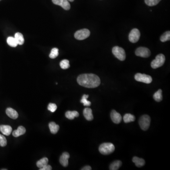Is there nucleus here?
I'll list each match as a JSON object with an SVG mask.
<instances>
[{"mask_svg":"<svg viewBox=\"0 0 170 170\" xmlns=\"http://www.w3.org/2000/svg\"><path fill=\"white\" fill-rule=\"evenodd\" d=\"M77 82L79 85L89 89L98 87L101 83L99 77L92 73L80 75L78 77Z\"/></svg>","mask_w":170,"mask_h":170,"instance_id":"1","label":"nucleus"},{"mask_svg":"<svg viewBox=\"0 0 170 170\" xmlns=\"http://www.w3.org/2000/svg\"><path fill=\"white\" fill-rule=\"evenodd\" d=\"M114 146L111 143H103L99 147V152L104 155L110 154L114 152Z\"/></svg>","mask_w":170,"mask_h":170,"instance_id":"2","label":"nucleus"},{"mask_svg":"<svg viewBox=\"0 0 170 170\" xmlns=\"http://www.w3.org/2000/svg\"><path fill=\"white\" fill-rule=\"evenodd\" d=\"M165 61V57L164 54L160 53L158 54L156 59L154 60L151 63L152 68L154 69H157L163 66Z\"/></svg>","mask_w":170,"mask_h":170,"instance_id":"3","label":"nucleus"},{"mask_svg":"<svg viewBox=\"0 0 170 170\" xmlns=\"http://www.w3.org/2000/svg\"><path fill=\"white\" fill-rule=\"evenodd\" d=\"M114 56L120 61H124L126 59V53L124 49L119 46H114L112 49Z\"/></svg>","mask_w":170,"mask_h":170,"instance_id":"4","label":"nucleus"},{"mask_svg":"<svg viewBox=\"0 0 170 170\" xmlns=\"http://www.w3.org/2000/svg\"><path fill=\"white\" fill-rule=\"evenodd\" d=\"M150 117L147 115H143L140 118L139 124L142 130L146 131L150 126Z\"/></svg>","mask_w":170,"mask_h":170,"instance_id":"5","label":"nucleus"},{"mask_svg":"<svg viewBox=\"0 0 170 170\" xmlns=\"http://www.w3.org/2000/svg\"><path fill=\"white\" fill-rule=\"evenodd\" d=\"M90 32L89 29L84 28L77 31L74 34V37L78 40H82L85 39L89 37Z\"/></svg>","mask_w":170,"mask_h":170,"instance_id":"6","label":"nucleus"},{"mask_svg":"<svg viewBox=\"0 0 170 170\" xmlns=\"http://www.w3.org/2000/svg\"><path fill=\"white\" fill-rule=\"evenodd\" d=\"M135 79L137 81L146 84H150L152 81V78L150 76L146 74L138 73L135 75Z\"/></svg>","mask_w":170,"mask_h":170,"instance_id":"7","label":"nucleus"},{"mask_svg":"<svg viewBox=\"0 0 170 170\" xmlns=\"http://www.w3.org/2000/svg\"><path fill=\"white\" fill-rule=\"evenodd\" d=\"M135 54L138 56L147 58L150 56L151 52L149 49L146 47H140L136 49Z\"/></svg>","mask_w":170,"mask_h":170,"instance_id":"8","label":"nucleus"},{"mask_svg":"<svg viewBox=\"0 0 170 170\" xmlns=\"http://www.w3.org/2000/svg\"><path fill=\"white\" fill-rule=\"evenodd\" d=\"M140 37V33L137 28H134L129 33L128 39L130 42L132 43H137Z\"/></svg>","mask_w":170,"mask_h":170,"instance_id":"9","label":"nucleus"},{"mask_svg":"<svg viewBox=\"0 0 170 170\" xmlns=\"http://www.w3.org/2000/svg\"><path fill=\"white\" fill-rule=\"evenodd\" d=\"M52 2L56 5L60 6L65 10H69L71 5L68 0H52Z\"/></svg>","mask_w":170,"mask_h":170,"instance_id":"10","label":"nucleus"},{"mask_svg":"<svg viewBox=\"0 0 170 170\" xmlns=\"http://www.w3.org/2000/svg\"><path fill=\"white\" fill-rule=\"evenodd\" d=\"M111 118L113 122L116 124H119L121 122L122 117L121 115L117 113L116 111L113 110L111 113Z\"/></svg>","mask_w":170,"mask_h":170,"instance_id":"11","label":"nucleus"},{"mask_svg":"<svg viewBox=\"0 0 170 170\" xmlns=\"http://www.w3.org/2000/svg\"><path fill=\"white\" fill-rule=\"evenodd\" d=\"M70 154L68 153L64 152L60 158V162L64 167H67L69 164V159Z\"/></svg>","mask_w":170,"mask_h":170,"instance_id":"12","label":"nucleus"},{"mask_svg":"<svg viewBox=\"0 0 170 170\" xmlns=\"http://www.w3.org/2000/svg\"><path fill=\"white\" fill-rule=\"evenodd\" d=\"M0 131L3 134L6 136H9L12 133L13 129L12 127L9 125H0Z\"/></svg>","mask_w":170,"mask_h":170,"instance_id":"13","label":"nucleus"},{"mask_svg":"<svg viewBox=\"0 0 170 170\" xmlns=\"http://www.w3.org/2000/svg\"><path fill=\"white\" fill-rule=\"evenodd\" d=\"M6 113L9 118L13 119H16L18 118L19 114L16 110L12 108H8L6 110Z\"/></svg>","mask_w":170,"mask_h":170,"instance_id":"14","label":"nucleus"},{"mask_svg":"<svg viewBox=\"0 0 170 170\" xmlns=\"http://www.w3.org/2000/svg\"><path fill=\"white\" fill-rule=\"evenodd\" d=\"M83 115L86 120L89 121H92L94 119L92 109L90 108H86L84 109L83 111Z\"/></svg>","mask_w":170,"mask_h":170,"instance_id":"15","label":"nucleus"},{"mask_svg":"<svg viewBox=\"0 0 170 170\" xmlns=\"http://www.w3.org/2000/svg\"><path fill=\"white\" fill-rule=\"evenodd\" d=\"M26 128L22 126H20L17 128V130H15L13 132V136L14 137H18L21 136L22 135L25 133Z\"/></svg>","mask_w":170,"mask_h":170,"instance_id":"16","label":"nucleus"},{"mask_svg":"<svg viewBox=\"0 0 170 170\" xmlns=\"http://www.w3.org/2000/svg\"><path fill=\"white\" fill-rule=\"evenodd\" d=\"M132 161L138 167H142L144 166L145 164V160L142 158H140L137 157H134L133 158Z\"/></svg>","mask_w":170,"mask_h":170,"instance_id":"17","label":"nucleus"},{"mask_svg":"<svg viewBox=\"0 0 170 170\" xmlns=\"http://www.w3.org/2000/svg\"><path fill=\"white\" fill-rule=\"evenodd\" d=\"M49 127L51 132L53 134H56L59 129V126L54 122H50L49 124Z\"/></svg>","mask_w":170,"mask_h":170,"instance_id":"18","label":"nucleus"},{"mask_svg":"<svg viewBox=\"0 0 170 170\" xmlns=\"http://www.w3.org/2000/svg\"><path fill=\"white\" fill-rule=\"evenodd\" d=\"M79 114L77 111H67L65 113V116L66 118L70 120H73L75 117H78Z\"/></svg>","mask_w":170,"mask_h":170,"instance_id":"19","label":"nucleus"},{"mask_svg":"<svg viewBox=\"0 0 170 170\" xmlns=\"http://www.w3.org/2000/svg\"><path fill=\"white\" fill-rule=\"evenodd\" d=\"M15 38L16 40L18 45H22L24 43V39L23 34L20 32L16 33L15 34Z\"/></svg>","mask_w":170,"mask_h":170,"instance_id":"20","label":"nucleus"},{"mask_svg":"<svg viewBox=\"0 0 170 170\" xmlns=\"http://www.w3.org/2000/svg\"><path fill=\"white\" fill-rule=\"evenodd\" d=\"M123 121L125 123L133 122L135 121V117L133 115L130 114H125L123 117Z\"/></svg>","mask_w":170,"mask_h":170,"instance_id":"21","label":"nucleus"},{"mask_svg":"<svg viewBox=\"0 0 170 170\" xmlns=\"http://www.w3.org/2000/svg\"><path fill=\"white\" fill-rule=\"evenodd\" d=\"M122 165L121 161L119 160L114 161L111 164L110 166V170H117L120 168Z\"/></svg>","mask_w":170,"mask_h":170,"instance_id":"22","label":"nucleus"},{"mask_svg":"<svg viewBox=\"0 0 170 170\" xmlns=\"http://www.w3.org/2000/svg\"><path fill=\"white\" fill-rule=\"evenodd\" d=\"M48 159L47 158L44 157L38 161L37 163V165L39 168H43V167L48 164Z\"/></svg>","mask_w":170,"mask_h":170,"instance_id":"23","label":"nucleus"},{"mask_svg":"<svg viewBox=\"0 0 170 170\" xmlns=\"http://www.w3.org/2000/svg\"><path fill=\"white\" fill-rule=\"evenodd\" d=\"M7 44L11 47H16L18 45L16 40L13 37H8L7 39Z\"/></svg>","mask_w":170,"mask_h":170,"instance_id":"24","label":"nucleus"},{"mask_svg":"<svg viewBox=\"0 0 170 170\" xmlns=\"http://www.w3.org/2000/svg\"><path fill=\"white\" fill-rule=\"evenodd\" d=\"M154 99V100L157 102H160L163 99V96H162V90L161 89H159L157 92L154 93L153 96Z\"/></svg>","mask_w":170,"mask_h":170,"instance_id":"25","label":"nucleus"},{"mask_svg":"<svg viewBox=\"0 0 170 170\" xmlns=\"http://www.w3.org/2000/svg\"><path fill=\"white\" fill-rule=\"evenodd\" d=\"M89 96V95H84L82 97V99H81V103H83L84 106L86 107H89L91 106V103L87 100Z\"/></svg>","mask_w":170,"mask_h":170,"instance_id":"26","label":"nucleus"},{"mask_svg":"<svg viewBox=\"0 0 170 170\" xmlns=\"http://www.w3.org/2000/svg\"><path fill=\"white\" fill-rule=\"evenodd\" d=\"M60 65L61 68L62 69H63V70H66V69L70 68V67L69 61H68V60L66 59L62 60L60 63Z\"/></svg>","mask_w":170,"mask_h":170,"instance_id":"27","label":"nucleus"},{"mask_svg":"<svg viewBox=\"0 0 170 170\" xmlns=\"http://www.w3.org/2000/svg\"><path fill=\"white\" fill-rule=\"evenodd\" d=\"M170 40V31L165 32V33L162 34L160 38V40L161 42H165L167 41H169Z\"/></svg>","mask_w":170,"mask_h":170,"instance_id":"28","label":"nucleus"},{"mask_svg":"<svg viewBox=\"0 0 170 170\" xmlns=\"http://www.w3.org/2000/svg\"><path fill=\"white\" fill-rule=\"evenodd\" d=\"M58 49L57 48H53L52 49L51 52L49 54V57L51 59H55L58 56Z\"/></svg>","mask_w":170,"mask_h":170,"instance_id":"29","label":"nucleus"},{"mask_svg":"<svg viewBox=\"0 0 170 170\" xmlns=\"http://www.w3.org/2000/svg\"><path fill=\"white\" fill-rule=\"evenodd\" d=\"M161 0H145V2L146 5L149 6H154L156 5Z\"/></svg>","mask_w":170,"mask_h":170,"instance_id":"30","label":"nucleus"},{"mask_svg":"<svg viewBox=\"0 0 170 170\" xmlns=\"http://www.w3.org/2000/svg\"><path fill=\"white\" fill-rule=\"evenodd\" d=\"M7 144L6 139L2 135L0 134V146H5Z\"/></svg>","mask_w":170,"mask_h":170,"instance_id":"31","label":"nucleus"},{"mask_svg":"<svg viewBox=\"0 0 170 170\" xmlns=\"http://www.w3.org/2000/svg\"><path fill=\"white\" fill-rule=\"evenodd\" d=\"M47 108H48L49 111L53 113V112H56L57 108V107L55 103H50L48 106Z\"/></svg>","mask_w":170,"mask_h":170,"instance_id":"32","label":"nucleus"},{"mask_svg":"<svg viewBox=\"0 0 170 170\" xmlns=\"http://www.w3.org/2000/svg\"><path fill=\"white\" fill-rule=\"evenodd\" d=\"M52 169V168L51 166H50V165H48L47 164V165H45L44 167H43V168H41V169H40V170H51Z\"/></svg>","mask_w":170,"mask_h":170,"instance_id":"33","label":"nucleus"},{"mask_svg":"<svg viewBox=\"0 0 170 170\" xmlns=\"http://www.w3.org/2000/svg\"><path fill=\"white\" fill-rule=\"evenodd\" d=\"M92 169L91 167L90 166H86L82 168V170H91Z\"/></svg>","mask_w":170,"mask_h":170,"instance_id":"34","label":"nucleus"},{"mask_svg":"<svg viewBox=\"0 0 170 170\" xmlns=\"http://www.w3.org/2000/svg\"><path fill=\"white\" fill-rule=\"evenodd\" d=\"M68 1L71 2H72L74 1V0H68Z\"/></svg>","mask_w":170,"mask_h":170,"instance_id":"35","label":"nucleus"},{"mask_svg":"<svg viewBox=\"0 0 170 170\" xmlns=\"http://www.w3.org/2000/svg\"><path fill=\"white\" fill-rule=\"evenodd\" d=\"M0 1H1V0H0Z\"/></svg>","mask_w":170,"mask_h":170,"instance_id":"36","label":"nucleus"}]
</instances>
